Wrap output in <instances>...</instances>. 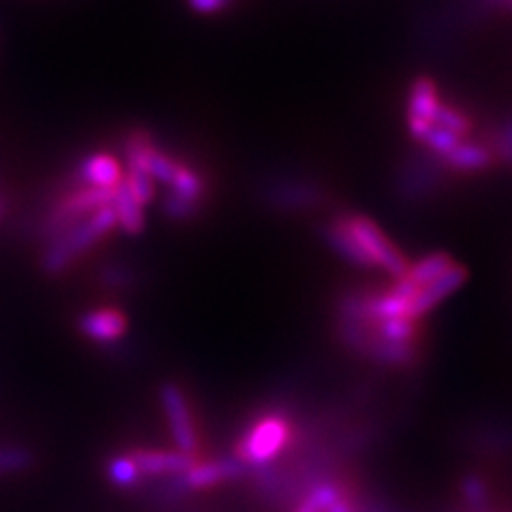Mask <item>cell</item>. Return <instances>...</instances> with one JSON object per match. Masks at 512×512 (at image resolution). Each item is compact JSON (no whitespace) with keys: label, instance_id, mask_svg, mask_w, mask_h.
Returning a JSON list of instances; mask_svg holds the SVG:
<instances>
[{"label":"cell","instance_id":"obj_1","mask_svg":"<svg viewBox=\"0 0 512 512\" xmlns=\"http://www.w3.org/2000/svg\"><path fill=\"white\" fill-rule=\"evenodd\" d=\"M295 440V423L286 410H263L244 427L233 459L239 466H267L282 457Z\"/></svg>","mask_w":512,"mask_h":512},{"label":"cell","instance_id":"obj_2","mask_svg":"<svg viewBox=\"0 0 512 512\" xmlns=\"http://www.w3.org/2000/svg\"><path fill=\"white\" fill-rule=\"evenodd\" d=\"M118 227V220L114 214V207L107 205L103 210L86 216L79 220L75 227H71L67 233H62L54 242L47 244L41 269L47 276H58L67 269L79 254L88 252L94 244H99L105 235H109Z\"/></svg>","mask_w":512,"mask_h":512},{"label":"cell","instance_id":"obj_3","mask_svg":"<svg viewBox=\"0 0 512 512\" xmlns=\"http://www.w3.org/2000/svg\"><path fill=\"white\" fill-rule=\"evenodd\" d=\"M346 231L352 235V239L359 244L363 254L370 261L372 269H382L384 274H389L393 280L402 278L408 271V259L406 254L399 250L391 239L384 235V231L378 224L361 214H348L340 218Z\"/></svg>","mask_w":512,"mask_h":512},{"label":"cell","instance_id":"obj_4","mask_svg":"<svg viewBox=\"0 0 512 512\" xmlns=\"http://www.w3.org/2000/svg\"><path fill=\"white\" fill-rule=\"evenodd\" d=\"M160 404H163V412L171 431L175 451L197 457L199 434H197V425H195V419H192V412L184 391L178 387V384L165 382L163 387H160Z\"/></svg>","mask_w":512,"mask_h":512},{"label":"cell","instance_id":"obj_5","mask_svg":"<svg viewBox=\"0 0 512 512\" xmlns=\"http://www.w3.org/2000/svg\"><path fill=\"white\" fill-rule=\"evenodd\" d=\"M239 474H242V466L235 459H195L184 474L175 476V480L180 491L188 493L214 489L231 478H239Z\"/></svg>","mask_w":512,"mask_h":512},{"label":"cell","instance_id":"obj_6","mask_svg":"<svg viewBox=\"0 0 512 512\" xmlns=\"http://www.w3.org/2000/svg\"><path fill=\"white\" fill-rule=\"evenodd\" d=\"M440 105L436 84L429 77H419L410 86L408 99V126L416 141H425L434 128V114Z\"/></svg>","mask_w":512,"mask_h":512},{"label":"cell","instance_id":"obj_7","mask_svg":"<svg viewBox=\"0 0 512 512\" xmlns=\"http://www.w3.org/2000/svg\"><path fill=\"white\" fill-rule=\"evenodd\" d=\"M466 280H468V269L461 267L459 263H455L438 280L429 282L425 286H419V291H416V295L412 299V306H410L412 318L421 320V323H423V318L431 310H436L440 303H444L455 291H459Z\"/></svg>","mask_w":512,"mask_h":512},{"label":"cell","instance_id":"obj_8","mask_svg":"<svg viewBox=\"0 0 512 512\" xmlns=\"http://www.w3.org/2000/svg\"><path fill=\"white\" fill-rule=\"evenodd\" d=\"M137 470L143 478H173L184 474L197 457L180 451H160V448H137L131 453Z\"/></svg>","mask_w":512,"mask_h":512},{"label":"cell","instance_id":"obj_9","mask_svg":"<svg viewBox=\"0 0 512 512\" xmlns=\"http://www.w3.org/2000/svg\"><path fill=\"white\" fill-rule=\"evenodd\" d=\"M77 327L86 338L101 342V344H114L120 342L126 331H128V318L124 312L116 308H101V310H90L79 316Z\"/></svg>","mask_w":512,"mask_h":512},{"label":"cell","instance_id":"obj_10","mask_svg":"<svg viewBox=\"0 0 512 512\" xmlns=\"http://www.w3.org/2000/svg\"><path fill=\"white\" fill-rule=\"evenodd\" d=\"M77 186L90 188H118L124 180V171L120 160L111 154H92L79 163L77 171Z\"/></svg>","mask_w":512,"mask_h":512},{"label":"cell","instance_id":"obj_11","mask_svg":"<svg viewBox=\"0 0 512 512\" xmlns=\"http://www.w3.org/2000/svg\"><path fill=\"white\" fill-rule=\"evenodd\" d=\"M111 207H114L118 227L126 235H139L143 229H146V214H143V207L131 197V192L126 190L124 184L116 188Z\"/></svg>","mask_w":512,"mask_h":512},{"label":"cell","instance_id":"obj_12","mask_svg":"<svg viewBox=\"0 0 512 512\" xmlns=\"http://www.w3.org/2000/svg\"><path fill=\"white\" fill-rule=\"evenodd\" d=\"M493 152L478 143H459V146L444 156L446 165L457 171H483L493 163Z\"/></svg>","mask_w":512,"mask_h":512},{"label":"cell","instance_id":"obj_13","mask_svg":"<svg viewBox=\"0 0 512 512\" xmlns=\"http://www.w3.org/2000/svg\"><path fill=\"white\" fill-rule=\"evenodd\" d=\"M457 261L453 259L451 254L446 252H434V254H427L423 259H419L416 263L408 265L406 276L416 284V286H425L429 282L438 280L442 274H446L448 269H451Z\"/></svg>","mask_w":512,"mask_h":512},{"label":"cell","instance_id":"obj_14","mask_svg":"<svg viewBox=\"0 0 512 512\" xmlns=\"http://www.w3.org/2000/svg\"><path fill=\"white\" fill-rule=\"evenodd\" d=\"M173 195H178L190 203L201 205L203 197H205V182L199 175V171H195L192 167L178 163V169H175L173 180L169 184Z\"/></svg>","mask_w":512,"mask_h":512},{"label":"cell","instance_id":"obj_15","mask_svg":"<svg viewBox=\"0 0 512 512\" xmlns=\"http://www.w3.org/2000/svg\"><path fill=\"white\" fill-rule=\"evenodd\" d=\"M105 474H107L109 483L114 487H120V489H133L143 483V476L137 470L131 453L111 457L105 466Z\"/></svg>","mask_w":512,"mask_h":512},{"label":"cell","instance_id":"obj_16","mask_svg":"<svg viewBox=\"0 0 512 512\" xmlns=\"http://www.w3.org/2000/svg\"><path fill=\"white\" fill-rule=\"evenodd\" d=\"M122 184L126 186L128 192H131V197L143 207V210H146V207L154 201V195H156L154 180L146 171H141L137 167H128Z\"/></svg>","mask_w":512,"mask_h":512},{"label":"cell","instance_id":"obj_17","mask_svg":"<svg viewBox=\"0 0 512 512\" xmlns=\"http://www.w3.org/2000/svg\"><path fill=\"white\" fill-rule=\"evenodd\" d=\"M35 455L24 446H0V476L20 474L32 468Z\"/></svg>","mask_w":512,"mask_h":512},{"label":"cell","instance_id":"obj_18","mask_svg":"<svg viewBox=\"0 0 512 512\" xmlns=\"http://www.w3.org/2000/svg\"><path fill=\"white\" fill-rule=\"evenodd\" d=\"M434 126H438V128H444V131H448V133H453V135H457V137H466L468 133H470V128H472V122H470V118L468 116H463L459 109H455V107H451V105H438V109H436V114H434Z\"/></svg>","mask_w":512,"mask_h":512},{"label":"cell","instance_id":"obj_19","mask_svg":"<svg viewBox=\"0 0 512 512\" xmlns=\"http://www.w3.org/2000/svg\"><path fill=\"white\" fill-rule=\"evenodd\" d=\"M423 143H425V146H427L431 152L444 158V156H448V154H451V152L459 146L461 137L444 131V128L434 126V128H431V133L427 135V139H425Z\"/></svg>","mask_w":512,"mask_h":512},{"label":"cell","instance_id":"obj_20","mask_svg":"<svg viewBox=\"0 0 512 512\" xmlns=\"http://www.w3.org/2000/svg\"><path fill=\"white\" fill-rule=\"evenodd\" d=\"M199 210H201V205L190 203L178 195H173V192H169L163 201V212L171 220H190Z\"/></svg>","mask_w":512,"mask_h":512},{"label":"cell","instance_id":"obj_21","mask_svg":"<svg viewBox=\"0 0 512 512\" xmlns=\"http://www.w3.org/2000/svg\"><path fill=\"white\" fill-rule=\"evenodd\" d=\"M461 491H463V500H466L472 508H483L489 500L487 485L478 476H468L463 480Z\"/></svg>","mask_w":512,"mask_h":512},{"label":"cell","instance_id":"obj_22","mask_svg":"<svg viewBox=\"0 0 512 512\" xmlns=\"http://www.w3.org/2000/svg\"><path fill=\"white\" fill-rule=\"evenodd\" d=\"M101 280L109 288H126L128 284H131L133 276H131V271H126L120 265H109L101 271Z\"/></svg>","mask_w":512,"mask_h":512},{"label":"cell","instance_id":"obj_23","mask_svg":"<svg viewBox=\"0 0 512 512\" xmlns=\"http://www.w3.org/2000/svg\"><path fill=\"white\" fill-rule=\"evenodd\" d=\"M498 154L500 158H504V160H508V163H512V122H508L502 131H500V135H498V139H495V150H493V156Z\"/></svg>","mask_w":512,"mask_h":512},{"label":"cell","instance_id":"obj_24","mask_svg":"<svg viewBox=\"0 0 512 512\" xmlns=\"http://www.w3.org/2000/svg\"><path fill=\"white\" fill-rule=\"evenodd\" d=\"M188 5L192 11L203 13V15H212V13H220L222 9H227L231 5V0H188Z\"/></svg>","mask_w":512,"mask_h":512},{"label":"cell","instance_id":"obj_25","mask_svg":"<svg viewBox=\"0 0 512 512\" xmlns=\"http://www.w3.org/2000/svg\"><path fill=\"white\" fill-rule=\"evenodd\" d=\"M295 512H318V510H316L308 500H301L299 506L295 508Z\"/></svg>","mask_w":512,"mask_h":512},{"label":"cell","instance_id":"obj_26","mask_svg":"<svg viewBox=\"0 0 512 512\" xmlns=\"http://www.w3.org/2000/svg\"><path fill=\"white\" fill-rule=\"evenodd\" d=\"M491 5L500 7V9H510V0H491Z\"/></svg>","mask_w":512,"mask_h":512}]
</instances>
